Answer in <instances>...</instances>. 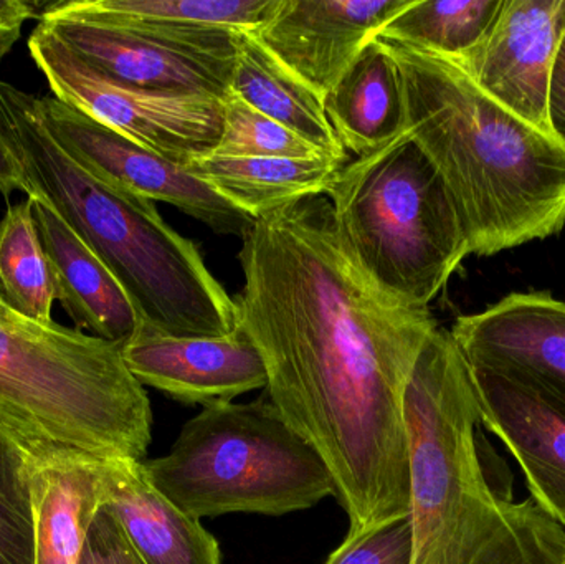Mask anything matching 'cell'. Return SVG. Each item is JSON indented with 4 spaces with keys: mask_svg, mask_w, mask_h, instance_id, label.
I'll return each instance as SVG.
<instances>
[{
    "mask_svg": "<svg viewBox=\"0 0 565 564\" xmlns=\"http://www.w3.org/2000/svg\"><path fill=\"white\" fill-rule=\"evenodd\" d=\"M241 262L238 327L260 351L268 400L331 470L349 532L411 517L405 393L434 315L358 267L326 195L257 219Z\"/></svg>",
    "mask_w": 565,
    "mask_h": 564,
    "instance_id": "obj_1",
    "label": "cell"
},
{
    "mask_svg": "<svg viewBox=\"0 0 565 564\" xmlns=\"http://www.w3.org/2000/svg\"><path fill=\"white\" fill-rule=\"evenodd\" d=\"M411 564H565V529L510 473L481 433L467 361L438 327L405 393Z\"/></svg>",
    "mask_w": 565,
    "mask_h": 564,
    "instance_id": "obj_2",
    "label": "cell"
},
{
    "mask_svg": "<svg viewBox=\"0 0 565 564\" xmlns=\"http://www.w3.org/2000/svg\"><path fill=\"white\" fill-rule=\"evenodd\" d=\"M387 43L404 76L405 132L440 172L470 255L559 234L564 146L481 92L454 60Z\"/></svg>",
    "mask_w": 565,
    "mask_h": 564,
    "instance_id": "obj_3",
    "label": "cell"
},
{
    "mask_svg": "<svg viewBox=\"0 0 565 564\" xmlns=\"http://www.w3.org/2000/svg\"><path fill=\"white\" fill-rule=\"evenodd\" d=\"M0 131L12 148L26 198L45 202L98 255L141 324L171 337H225L238 328L234 298L198 245L159 215L156 202L99 181L50 135L40 98L0 79Z\"/></svg>",
    "mask_w": 565,
    "mask_h": 564,
    "instance_id": "obj_4",
    "label": "cell"
},
{
    "mask_svg": "<svg viewBox=\"0 0 565 564\" xmlns=\"http://www.w3.org/2000/svg\"><path fill=\"white\" fill-rule=\"evenodd\" d=\"M0 426L39 462L66 456L142 462L152 411L122 344L35 323L0 304Z\"/></svg>",
    "mask_w": 565,
    "mask_h": 564,
    "instance_id": "obj_5",
    "label": "cell"
},
{
    "mask_svg": "<svg viewBox=\"0 0 565 564\" xmlns=\"http://www.w3.org/2000/svg\"><path fill=\"white\" fill-rule=\"evenodd\" d=\"M326 198L352 260L402 304L428 308L470 255L440 172L407 132L342 166Z\"/></svg>",
    "mask_w": 565,
    "mask_h": 564,
    "instance_id": "obj_6",
    "label": "cell"
},
{
    "mask_svg": "<svg viewBox=\"0 0 565 564\" xmlns=\"http://www.w3.org/2000/svg\"><path fill=\"white\" fill-rule=\"evenodd\" d=\"M149 482L195 520L228 513L280 517L335 497L318 450L267 397L205 406L166 456L142 460Z\"/></svg>",
    "mask_w": 565,
    "mask_h": 564,
    "instance_id": "obj_7",
    "label": "cell"
},
{
    "mask_svg": "<svg viewBox=\"0 0 565 564\" xmlns=\"http://www.w3.org/2000/svg\"><path fill=\"white\" fill-rule=\"evenodd\" d=\"M40 23L89 68L119 85L221 99L231 92L244 33L102 15L78 0L50 3Z\"/></svg>",
    "mask_w": 565,
    "mask_h": 564,
    "instance_id": "obj_8",
    "label": "cell"
},
{
    "mask_svg": "<svg viewBox=\"0 0 565 564\" xmlns=\"http://www.w3.org/2000/svg\"><path fill=\"white\" fill-rule=\"evenodd\" d=\"M29 52L56 99L179 164L211 155L221 141V98L119 85L89 68L40 22Z\"/></svg>",
    "mask_w": 565,
    "mask_h": 564,
    "instance_id": "obj_9",
    "label": "cell"
},
{
    "mask_svg": "<svg viewBox=\"0 0 565 564\" xmlns=\"http://www.w3.org/2000/svg\"><path fill=\"white\" fill-rule=\"evenodd\" d=\"M43 119L56 145L106 184L152 202H168L215 234L245 238L255 221L225 201L185 166L132 141L55 96L40 98Z\"/></svg>",
    "mask_w": 565,
    "mask_h": 564,
    "instance_id": "obj_10",
    "label": "cell"
},
{
    "mask_svg": "<svg viewBox=\"0 0 565 564\" xmlns=\"http://www.w3.org/2000/svg\"><path fill=\"white\" fill-rule=\"evenodd\" d=\"M468 366L501 374L565 416V301L547 291L511 294L450 330Z\"/></svg>",
    "mask_w": 565,
    "mask_h": 564,
    "instance_id": "obj_11",
    "label": "cell"
},
{
    "mask_svg": "<svg viewBox=\"0 0 565 564\" xmlns=\"http://www.w3.org/2000/svg\"><path fill=\"white\" fill-rule=\"evenodd\" d=\"M564 35L565 0H504L484 39L454 62L508 111L553 135L551 78Z\"/></svg>",
    "mask_w": 565,
    "mask_h": 564,
    "instance_id": "obj_12",
    "label": "cell"
},
{
    "mask_svg": "<svg viewBox=\"0 0 565 564\" xmlns=\"http://www.w3.org/2000/svg\"><path fill=\"white\" fill-rule=\"evenodd\" d=\"M412 0H280L250 32L322 99L365 45Z\"/></svg>",
    "mask_w": 565,
    "mask_h": 564,
    "instance_id": "obj_13",
    "label": "cell"
},
{
    "mask_svg": "<svg viewBox=\"0 0 565 564\" xmlns=\"http://www.w3.org/2000/svg\"><path fill=\"white\" fill-rule=\"evenodd\" d=\"M132 376L185 404L212 406L267 387L260 351L241 330L225 337H171L149 328L122 344Z\"/></svg>",
    "mask_w": 565,
    "mask_h": 564,
    "instance_id": "obj_14",
    "label": "cell"
},
{
    "mask_svg": "<svg viewBox=\"0 0 565 564\" xmlns=\"http://www.w3.org/2000/svg\"><path fill=\"white\" fill-rule=\"evenodd\" d=\"M468 370L481 426L520 464L530 499L565 529V416L501 374Z\"/></svg>",
    "mask_w": 565,
    "mask_h": 564,
    "instance_id": "obj_15",
    "label": "cell"
},
{
    "mask_svg": "<svg viewBox=\"0 0 565 564\" xmlns=\"http://www.w3.org/2000/svg\"><path fill=\"white\" fill-rule=\"evenodd\" d=\"M102 506L146 564H222L221 545L146 477L138 460H102Z\"/></svg>",
    "mask_w": 565,
    "mask_h": 564,
    "instance_id": "obj_16",
    "label": "cell"
},
{
    "mask_svg": "<svg viewBox=\"0 0 565 564\" xmlns=\"http://www.w3.org/2000/svg\"><path fill=\"white\" fill-rule=\"evenodd\" d=\"M35 219L52 270L56 300L72 318L76 330H88L92 337L125 344L141 324L125 288L45 202L35 201Z\"/></svg>",
    "mask_w": 565,
    "mask_h": 564,
    "instance_id": "obj_17",
    "label": "cell"
},
{
    "mask_svg": "<svg viewBox=\"0 0 565 564\" xmlns=\"http://www.w3.org/2000/svg\"><path fill=\"white\" fill-rule=\"evenodd\" d=\"M322 103L342 148L354 155H371L404 135V76L388 43L369 42Z\"/></svg>",
    "mask_w": 565,
    "mask_h": 564,
    "instance_id": "obj_18",
    "label": "cell"
},
{
    "mask_svg": "<svg viewBox=\"0 0 565 564\" xmlns=\"http://www.w3.org/2000/svg\"><path fill=\"white\" fill-rule=\"evenodd\" d=\"M99 462L85 456L33 462V564H78L89 526L102 507Z\"/></svg>",
    "mask_w": 565,
    "mask_h": 564,
    "instance_id": "obj_19",
    "label": "cell"
},
{
    "mask_svg": "<svg viewBox=\"0 0 565 564\" xmlns=\"http://www.w3.org/2000/svg\"><path fill=\"white\" fill-rule=\"evenodd\" d=\"M345 161L326 158H225L207 155L185 164L225 201L254 221L282 205L326 195Z\"/></svg>",
    "mask_w": 565,
    "mask_h": 564,
    "instance_id": "obj_20",
    "label": "cell"
},
{
    "mask_svg": "<svg viewBox=\"0 0 565 564\" xmlns=\"http://www.w3.org/2000/svg\"><path fill=\"white\" fill-rule=\"evenodd\" d=\"M231 92L329 158L348 159L321 96L282 66L250 32L242 33Z\"/></svg>",
    "mask_w": 565,
    "mask_h": 564,
    "instance_id": "obj_21",
    "label": "cell"
},
{
    "mask_svg": "<svg viewBox=\"0 0 565 564\" xmlns=\"http://www.w3.org/2000/svg\"><path fill=\"white\" fill-rule=\"evenodd\" d=\"M504 0H412L388 20L379 39L458 60L487 35Z\"/></svg>",
    "mask_w": 565,
    "mask_h": 564,
    "instance_id": "obj_22",
    "label": "cell"
},
{
    "mask_svg": "<svg viewBox=\"0 0 565 564\" xmlns=\"http://www.w3.org/2000/svg\"><path fill=\"white\" fill-rule=\"evenodd\" d=\"M0 294L22 317L55 323V285L36 227L35 201L30 198L9 205L0 221Z\"/></svg>",
    "mask_w": 565,
    "mask_h": 564,
    "instance_id": "obj_23",
    "label": "cell"
},
{
    "mask_svg": "<svg viewBox=\"0 0 565 564\" xmlns=\"http://www.w3.org/2000/svg\"><path fill=\"white\" fill-rule=\"evenodd\" d=\"M83 9L119 19L254 32L280 0H78Z\"/></svg>",
    "mask_w": 565,
    "mask_h": 564,
    "instance_id": "obj_24",
    "label": "cell"
},
{
    "mask_svg": "<svg viewBox=\"0 0 565 564\" xmlns=\"http://www.w3.org/2000/svg\"><path fill=\"white\" fill-rule=\"evenodd\" d=\"M32 457L0 426V564H33Z\"/></svg>",
    "mask_w": 565,
    "mask_h": 564,
    "instance_id": "obj_25",
    "label": "cell"
},
{
    "mask_svg": "<svg viewBox=\"0 0 565 564\" xmlns=\"http://www.w3.org/2000/svg\"><path fill=\"white\" fill-rule=\"evenodd\" d=\"M224 102V129L211 152L225 158H319L326 156L311 142L257 111L228 92ZM329 158V156H326Z\"/></svg>",
    "mask_w": 565,
    "mask_h": 564,
    "instance_id": "obj_26",
    "label": "cell"
},
{
    "mask_svg": "<svg viewBox=\"0 0 565 564\" xmlns=\"http://www.w3.org/2000/svg\"><path fill=\"white\" fill-rule=\"evenodd\" d=\"M411 517L349 532L324 564H411Z\"/></svg>",
    "mask_w": 565,
    "mask_h": 564,
    "instance_id": "obj_27",
    "label": "cell"
},
{
    "mask_svg": "<svg viewBox=\"0 0 565 564\" xmlns=\"http://www.w3.org/2000/svg\"><path fill=\"white\" fill-rule=\"evenodd\" d=\"M78 564H146L116 517L99 507L86 535Z\"/></svg>",
    "mask_w": 565,
    "mask_h": 564,
    "instance_id": "obj_28",
    "label": "cell"
},
{
    "mask_svg": "<svg viewBox=\"0 0 565 564\" xmlns=\"http://www.w3.org/2000/svg\"><path fill=\"white\" fill-rule=\"evenodd\" d=\"M49 6L30 0H0V62L19 42L23 23L33 17H42Z\"/></svg>",
    "mask_w": 565,
    "mask_h": 564,
    "instance_id": "obj_29",
    "label": "cell"
},
{
    "mask_svg": "<svg viewBox=\"0 0 565 564\" xmlns=\"http://www.w3.org/2000/svg\"><path fill=\"white\" fill-rule=\"evenodd\" d=\"M550 126L554 138L565 148V35L551 78Z\"/></svg>",
    "mask_w": 565,
    "mask_h": 564,
    "instance_id": "obj_30",
    "label": "cell"
},
{
    "mask_svg": "<svg viewBox=\"0 0 565 564\" xmlns=\"http://www.w3.org/2000/svg\"><path fill=\"white\" fill-rule=\"evenodd\" d=\"M13 192L25 194V179L12 148L0 131V194L9 201Z\"/></svg>",
    "mask_w": 565,
    "mask_h": 564,
    "instance_id": "obj_31",
    "label": "cell"
},
{
    "mask_svg": "<svg viewBox=\"0 0 565 564\" xmlns=\"http://www.w3.org/2000/svg\"><path fill=\"white\" fill-rule=\"evenodd\" d=\"M0 304H7V301L3 300L2 294H0Z\"/></svg>",
    "mask_w": 565,
    "mask_h": 564,
    "instance_id": "obj_32",
    "label": "cell"
}]
</instances>
